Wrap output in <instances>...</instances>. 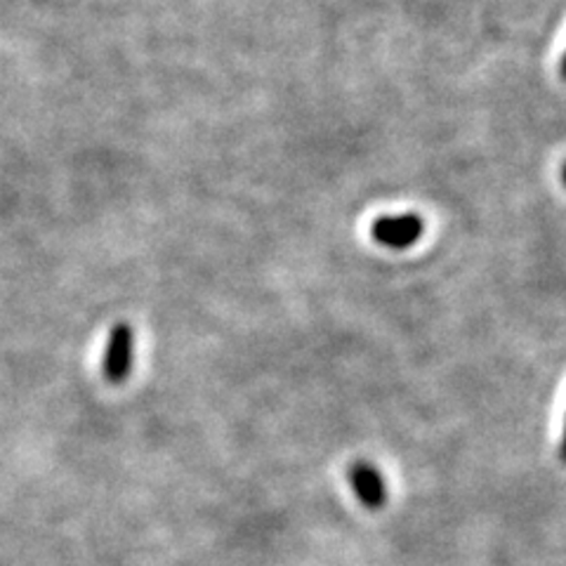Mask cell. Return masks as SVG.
<instances>
[{"label": "cell", "instance_id": "6da1fadb", "mask_svg": "<svg viewBox=\"0 0 566 566\" xmlns=\"http://www.w3.org/2000/svg\"><path fill=\"white\" fill-rule=\"evenodd\" d=\"M133 357H135V331L130 324L118 322L112 326L109 338H106L102 374L112 385L126 382L133 370Z\"/></svg>", "mask_w": 566, "mask_h": 566}, {"label": "cell", "instance_id": "7a4b0ae2", "mask_svg": "<svg viewBox=\"0 0 566 566\" xmlns=\"http://www.w3.org/2000/svg\"><path fill=\"white\" fill-rule=\"evenodd\" d=\"M424 232V222L420 216H385L370 224V237L378 243L403 251V248L413 245Z\"/></svg>", "mask_w": 566, "mask_h": 566}, {"label": "cell", "instance_id": "3957f363", "mask_svg": "<svg viewBox=\"0 0 566 566\" xmlns=\"http://www.w3.org/2000/svg\"><path fill=\"white\" fill-rule=\"evenodd\" d=\"M349 484L361 505L368 510H380L387 501V486L382 474L366 463V460H357V463L349 465Z\"/></svg>", "mask_w": 566, "mask_h": 566}, {"label": "cell", "instance_id": "277c9868", "mask_svg": "<svg viewBox=\"0 0 566 566\" xmlns=\"http://www.w3.org/2000/svg\"><path fill=\"white\" fill-rule=\"evenodd\" d=\"M562 460L566 463V422H564V434H562Z\"/></svg>", "mask_w": 566, "mask_h": 566}, {"label": "cell", "instance_id": "5b68a950", "mask_svg": "<svg viewBox=\"0 0 566 566\" xmlns=\"http://www.w3.org/2000/svg\"><path fill=\"white\" fill-rule=\"evenodd\" d=\"M562 78L566 81V55H564V60H562Z\"/></svg>", "mask_w": 566, "mask_h": 566}, {"label": "cell", "instance_id": "8992f818", "mask_svg": "<svg viewBox=\"0 0 566 566\" xmlns=\"http://www.w3.org/2000/svg\"><path fill=\"white\" fill-rule=\"evenodd\" d=\"M562 182L566 185V164H564V168H562Z\"/></svg>", "mask_w": 566, "mask_h": 566}]
</instances>
